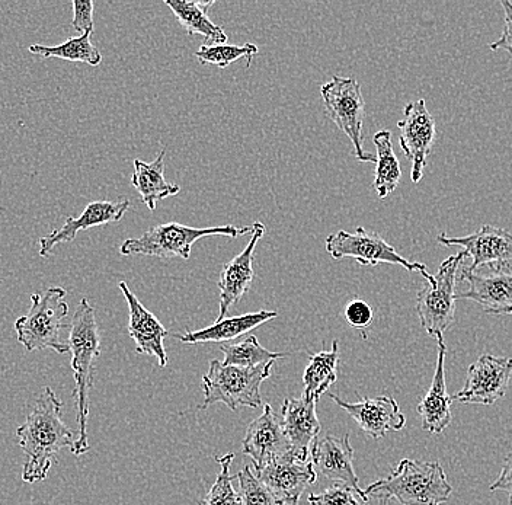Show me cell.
Listing matches in <instances>:
<instances>
[{
	"label": "cell",
	"mask_w": 512,
	"mask_h": 505,
	"mask_svg": "<svg viewBox=\"0 0 512 505\" xmlns=\"http://www.w3.org/2000/svg\"><path fill=\"white\" fill-rule=\"evenodd\" d=\"M373 315V309L366 300H351L344 309L345 319L355 329H366L373 321Z\"/></svg>",
	"instance_id": "obj_34"
},
{
	"label": "cell",
	"mask_w": 512,
	"mask_h": 505,
	"mask_svg": "<svg viewBox=\"0 0 512 505\" xmlns=\"http://www.w3.org/2000/svg\"><path fill=\"white\" fill-rule=\"evenodd\" d=\"M255 472L259 482L283 505L299 504L304 489L318 479L312 462L297 456L293 450Z\"/></svg>",
	"instance_id": "obj_12"
},
{
	"label": "cell",
	"mask_w": 512,
	"mask_h": 505,
	"mask_svg": "<svg viewBox=\"0 0 512 505\" xmlns=\"http://www.w3.org/2000/svg\"><path fill=\"white\" fill-rule=\"evenodd\" d=\"M374 146H376V175H374L373 188L379 194L380 200H384L398 187L402 178V169L398 156L392 145V133L389 130H380L374 134Z\"/></svg>",
	"instance_id": "obj_26"
},
{
	"label": "cell",
	"mask_w": 512,
	"mask_h": 505,
	"mask_svg": "<svg viewBox=\"0 0 512 505\" xmlns=\"http://www.w3.org/2000/svg\"><path fill=\"white\" fill-rule=\"evenodd\" d=\"M466 257L463 251L441 262L438 273L425 276V286L416 294V313L422 328L435 340L444 334L456 318V294L459 271Z\"/></svg>",
	"instance_id": "obj_6"
},
{
	"label": "cell",
	"mask_w": 512,
	"mask_h": 505,
	"mask_svg": "<svg viewBox=\"0 0 512 505\" xmlns=\"http://www.w3.org/2000/svg\"><path fill=\"white\" fill-rule=\"evenodd\" d=\"M501 6L504 8V31H502L499 40L489 44V49L498 51L504 50L512 57V3L510 0H501Z\"/></svg>",
	"instance_id": "obj_36"
},
{
	"label": "cell",
	"mask_w": 512,
	"mask_h": 505,
	"mask_svg": "<svg viewBox=\"0 0 512 505\" xmlns=\"http://www.w3.org/2000/svg\"><path fill=\"white\" fill-rule=\"evenodd\" d=\"M310 455H312L310 462H312L316 475L350 485L360 495L361 500L368 503L366 491L361 489L357 473L352 466L354 450L350 444V434H345L342 437L325 436L323 439H316L313 441Z\"/></svg>",
	"instance_id": "obj_16"
},
{
	"label": "cell",
	"mask_w": 512,
	"mask_h": 505,
	"mask_svg": "<svg viewBox=\"0 0 512 505\" xmlns=\"http://www.w3.org/2000/svg\"><path fill=\"white\" fill-rule=\"evenodd\" d=\"M165 155L166 150L163 149L153 162L147 163L140 159L134 161L131 184L136 188L150 212H155L158 201L181 193V187L178 184L166 180Z\"/></svg>",
	"instance_id": "obj_24"
},
{
	"label": "cell",
	"mask_w": 512,
	"mask_h": 505,
	"mask_svg": "<svg viewBox=\"0 0 512 505\" xmlns=\"http://www.w3.org/2000/svg\"><path fill=\"white\" fill-rule=\"evenodd\" d=\"M329 398L348 412L361 430L373 439L386 436L389 431H400L406 425V418L400 411L399 404L392 396L364 398L357 404L342 401L338 395L331 393Z\"/></svg>",
	"instance_id": "obj_18"
},
{
	"label": "cell",
	"mask_w": 512,
	"mask_h": 505,
	"mask_svg": "<svg viewBox=\"0 0 512 505\" xmlns=\"http://www.w3.org/2000/svg\"><path fill=\"white\" fill-rule=\"evenodd\" d=\"M364 491L382 505H389L393 498L402 505H441L450 500L453 487L440 462L403 459L387 478Z\"/></svg>",
	"instance_id": "obj_3"
},
{
	"label": "cell",
	"mask_w": 512,
	"mask_h": 505,
	"mask_svg": "<svg viewBox=\"0 0 512 505\" xmlns=\"http://www.w3.org/2000/svg\"><path fill=\"white\" fill-rule=\"evenodd\" d=\"M438 357L430 391L418 404V414L421 415L422 428L431 434H441L451 424V402L453 396L448 395L446 385L447 347L444 340L437 341Z\"/></svg>",
	"instance_id": "obj_22"
},
{
	"label": "cell",
	"mask_w": 512,
	"mask_h": 505,
	"mask_svg": "<svg viewBox=\"0 0 512 505\" xmlns=\"http://www.w3.org/2000/svg\"><path fill=\"white\" fill-rule=\"evenodd\" d=\"M91 31L80 34L79 37L69 38L59 46H40L32 44L30 51L37 56L56 57V59L67 60V62L88 63L91 66H99L102 62L101 51L91 43Z\"/></svg>",
	"instance_id": "obj_28"
},
{
	"label": "cell",
	"mask_w": 512,
	"mask_h": 505,
	"mask_svg": "<svg viewBox=\"0 0 512 505\" xmlns=\"http://www.w3.org/2000/svg\"><path fill=\"white\" fill-rule=\"evenodd\" d=\"M325 246L326 252L336 261L352 258L364 267H376L379 264L400 265L409 273L418 271L422 277L428 274L424 264L406 260L373 230L364 228H357L354 232L339 230L326 238Z\"/></svg>",
	"instance_id": "obj_9"
},
{
	"label": "cell",
	"mask_w": 512,
	"mask_h": 505,
	"mask_svg": "<svg viewBox=\"0 0 512 505\" xmlns=\"http://www.w3.org/2000/svg\"><path fill=\"white\" fill-rule=\"evenodd\" d=\"M165 3L171 8L176 21L188 35H201L204 40L213 41L214 44L227 43V34L224 33L223 28L208 18V9L214 5V0L213 2L165 0Z\"/></svg>",
	"instance_id": "obj_25"
},
{
	"label": "cell",
	"mask_w": 512,
	"mask_h": 505,
	"mask_svg": "<svg viewBox=\"0 0 512 505\" xmlns=\"http://www.w3.org/2000/svg\"><path fill=\"white\" fill-rule=\"evenodd\" d=\"M460 280L469 284L456 300H472L489 315H512V267L510 262H494L469 271L462 267Z\"/></svg>",
	"instance_id": "obj_10"
},
{
	"label": "cell",
	"mask_w": 512,
	"mask_h": 505,
	"mask_svg": "<svg viewBox=\"0 0 512 505\" xmlns=\"http://www.w3.org/2000/svg\"><path fill=\"white\" fill-rule=\"evenodd\" d=\"M489 489H491V492H507L508 498H510L512 504V452L510 455L505 457L504 465H502V471L499 473L498 478H496V481Z\"/></svg>",
	"instance_id": "obj_37"
},
{
	"label": "cell",
	"mask_w": 512,
	"mask_h": 505,
	"mask_svg": "<svg viewBox=\"0 0 512 505\" xmlns=\"http://www.w3.org/2000/svg\"><path fill=\"white\" fill-rule=\"evenodd\" d=\"M272 366L274 361L254 369L210 361L208 372L203 376L204 402L200 409H207L217 402H223L232 411L261 407V385L271 376Z\"/></svg>",
	"instance_id": "obj_7"
},
{
	"label": "cell",
	"mask_w": 512,
	"mask_h": 505,
	"mask_svg": "<svg viewBox=\"0 0 512 505\" xmlns=\"http://www.w3.org/2000/svg\"><path fill=\"white\" fill-rule=\"evenodd\" d=\"M239 495L242 505H283L256 478L251 466L238 473Z\"/></svg>",
	"instance_id": "obj_32"
},
{
	"label": "cell",
	"mask_w": 512,
	"mask_h": 505,
	"mask_svg": "<svg viewBox=\"0 0 512 505\" xmlns=\"http://www.w3.org/2000/svg\"><path fill=\"white\" fill-rule=\"evenodd\" d=\"M320 95L328 117L351 140L355 158L361 163H376V156L364 150L366 102L361 91V83L354 78L332 76L331 82L320 86Z\"/></svg>",
	"instance_id": "obj_8"
},
{
	"label": "cell",
	"mask_w": 512,
	"mask_h": 505,
	"mask_svg": "<svg viewBox=\"0 0 512 505\" xmlns=\"http://www.w3.org/2000/svg\"><path fill=\"white\" fill-rule=\"evenodd\" d=\"M400 147L406 159L412 163L411 180L418 184L424 177L432 146L435 143L437 129L434 117L427 108L425 99L409 102L403 110V120L398 123Z\"/></svg>",
	"instance_id": "obj_13"
},
{
	"label": "cell",
	"mask_w": 512,
	"mask_h": 505,
	"mask_svg": "<svg viewBox=\"0 0 512 505\" xmlns=\"http://www.w3.org/2000/svg\"><path fill=\"white\" fill-rule=\"evenodd\" d=\"M233 459H235L233 453L216 457L217 463L222 466V469H220L213 487L208 489L207 494L198 505H242L239 491L233 487V476L230 475Z\"/></svg>",
	"instance_id": "obj_31"
},
{
	"label": "cell",
	"mask_w": 512,
	"mask_h": 505,
	"mask_svg": "<svg viewBox=\"0 0 512 505\" xmlns=\"http://www.w3.org/2000/svg\"><path fill=\"white\" fill-rule=\"evenodd\" d=\"M242 447L243 453L254 462L255 469L264 468L272 460L293 450L281 418H278L271 405H265L264 412L248 425Z\"/></svg>",
	"instance_id": "obj_15"
},
{
	"label": "cell",
	"mask_w": 512,
	"mask_h": 505,
	"mask_svg": "<svg viewBox=\"0 0 512 505\" xmlns=\"http://www.w3.org/2000/svg\"><path fill=\"white\" fill-rule=\"evenodd\" d=\"M511 376L512 359L483 354L467 370L466 383L453 401L491 407L504 398Z\"/></svg>",
	"instance_id": "obj_11"
},
{
	"label": "cell",
	"mask_w": 512,
	"mask_h": 505,
	"mask_svg": "<svg viewBox=\"0 0 512 505\" xmlns=\"http://www.w3.org/2000/svg\"><path fill=\"white\" fill-rule=\"evenodd\" d=\"M66 290L50 287L47 292L31 294V308L15 322L18 343L27 351L50 350L59 354L69 353L60 334L66 328L64 319L69 316V306L64 302Z\"/></svg>",
	"instance_id": "obj_4"
},
{
	"label": "cell",
	"mask_w": 512,
	"mask_h": 505,
	"mask_svg": "<svg viewBox=\"0 0 512 505\" xmlns=\"http://www.w3.org/2000/svg\"><path fill=\"white\" fill-rule=\"evenodd\" d=\"M339 350L338 341L332 343V350L320 351L310 356L309 366L304 370V398L316 399L334 385L338 377Z\"/></svg>",
	"instance_id": "obj_27"
},
{
	"label": "cell",
	"mask_w": 512,
	"mask_h": 505,
	"mask_svg": "<svg viewBox=\"0 0 512 505\" xmlns=\"http://www.w3.org/2000/svg\"><path fill=\"white\" fill-rule=\"evenodd\" d=\"M277 316V312L259 310V312L245 313V315L233 316V318H224L223 321L214 322L213 325L200 329V331H188L182 335H175V337L184 344L224 343V341L243 337L249 331H254L258 326L272 321Z\"/></svg>",
	"instance_id": "obj_23"
},
{
	"label": "cell",
	"mask_w": 512,
	"mask_h": 505,
	"mask_svg": "<svg viewBox=\"0 0 512 505\" xmlns=\"http://www.w3.org/2000/svg\"><path fill=\"white\" fill-rule=\"evenodd\" d=\"M252 233V226L236 228L227 225L219 228H191L178 222L162 223L153 226L143 233L140 238L126 239L120 246V254L143 255V257L182 258L190 260L192 245L207 236H227L236 239L239 236Z\"/></svg>",
	"instance_id": "obj_5"
},
{
	"label": "cell",
	"mask_w": 512,
	"mask_h": 505,
	"mask_svg": "<svg viewBox=\"0 0 512 505\" xmlns=\"http://www.w3.org/2000/svg\"><path fill=\"white\" fill-rule=\"evenodd\" d=\"M73 30L83 34L86 31L94 33V2L91 0H73Z\"/></svg>",
	"instance_id": "obj_35"
},
{
	"label": "cell",
	"mask_w": 512,
	"mask_h": 505,
	"mask_svg": "<svg viewBox=\"0 0 512 505\" xmlns=\"http://www.w3.org/2000/svg\"><path fill=\"white\" fill-rule=\"evenodd\" d=\"M259 53L258 47L252 43L243 46H230V44H214V46H203L195 51V57L201 65L217 66L226 69L232 63L240 59H248V67L251 66L252 57Z\"/></svg>",
	"instance_id": "obj_30"
},
{
	"label": "cell",
	"mask_w": 512,
	"mask_h": 505,
	"mask_svg": "<svg viewBox=\"0 0 512 505\" xmlns=\"http://www.w3.org/2000/svg\"><path fill=\"white\" fill-rule=\"evenodd\" d=\"M437 241L444 246L463 248L464 257L473 260L470 267H464L469 271L482 265L512 260V233L492 225H483L478 232L463 238H450L441 233Z\"/></svg>",
	"instance_id": "obj_19"
},
{
	"label": "cell",
	"mask_w": 512,
	"mask_h": 505,
	"mask_svg": "<svg viewBox=\"0 0 512 505\" xmlns=\"http://www.w3.org/2000/svg\"><path fill=\"white\" fill-rule=\"evenodd\" d=\"M357 495L350 485L344 484V482H335L320 494H310L307 501L310 505H363Z\"/></svg>",
	"instance_id": "obj_33"
},
{
	"label": "cell",
	"mask_w": 512,
	"mask_h": 505,
	"mask_svg": "<svg viewBox=\"0 0 512 505\" xmlns=\"http://www.w3.org/2000/svg\"><path fill=\"white\" fill-rule=\"evenodd\" d=\"M265 226L264 223L255 222L252 225L251 241L246 245V248L236 255L232 261L226 262L223 265L222 274H220L219 286L220 289V310L217 321H223L226 318L227 312L239 300L242 299L243 294L249 292L252 283H254V254L256 246L259 241L264 238Z\"/></svg>",
	"instance_id": "obj_14"
},
{
	"label": "cell",
	"mask_w": 512,
	"mask_h": 505,
	"mask_svg": "<svg viewBox=\"0 0 512 505\" xmlns=\"http://www.w3.org/2000/svg\"><path fill=\"white\" fill-rule=\"evenodd\" d=\"M63 402L51 388H44L38 395L27 420L16 430L19 446L28 456L22 469V481L27 484L44 481L56 455L64 447L72 449L75 431L64 424Z\"/></svg>",
	"instance_id": "obj_1"
},
{
	"label": "cell",
	"mask_w": 512,
	"mask_h": 505,
	"mask_svg": "<svg viewBox=\"0 0 512 505\" xmlns=\"http://www.w3.org/2000/svg\"><path fill=\"white\" fill-rule=\"evenodd\" d=\"M118 287L126 297L128 310H130L128 334L136 343L137 353L155 356L160 367L168 366V356L163 347V340L168 337L169 332L150 310L144 308L143 303L137 299L136 294L131 292L126 281H121Z\"/></svg>",
	"instance_id": "obj_20"
},
{
	"label": "cell",
	"mask_w": 512,
	"mask_h": 505,
	"mask_svg": "<svg viewBox=\"0 0 512 505\" xmlns=\"http://www.w3.org/2000/svg\"><path fill=\"white\" fill-rule=\"evenodd\" d=\"M95 313L94 306L83 297L69 325L67 345L72 351V370L76 382L73 396L76 398L79 424V437L72 446L75 456L85 455L91 449L88 439L89 393L94 386L95 361L101 354V335Z\"/></svg>",
	"instance_id": "obj_2"
},
{
	"label": "cell",
	"mask_w": 512,
	"mask_h": 505,
	"mask_svg": "<svg viewBox=\"0 0 512 505\" xmlns=\"http://www.w3.org/2000/svg\"><path fill=\"white\" fill-rule=\"evenodd\" d=\"M220 350L224 354V366L246 367V369L264 366V364L287 356L283 353H272L262 347L255 335L245 338L239 344H222Z\"/></svg>",
	"instance_id": "obj_29"
},
{
	"label": "cell",
	"mask_w": 512,
	"mask_h": 505,
	"mask_svg": "<svg viewBox=\"0 0 512 505\" xmlns=\"http://www.w3.org/2000/svg\"><path fill=\"white\" fill-rule=\"evenodd\" d=\"M130 209V201L121 198L117 201L99 200L88 204L79 217H67L62 228L53 230L50 235L40 239V257H48L57 245L75 241L80 230L120 222Z\"/></svg>",
	"instance_id": "obj_17"
},
{
	"label": "cell",
	"mask_w": 512,
	"mask_h": 505,
	"mask_svg": "<svg viewBox=\"0 0 512 505\" xmlns=\"http://www.w3.org/2000/svg\"><path fill=\"white\" fill-rule=\"evenodd\" d=\"M0 284H2V280H0Z\"/></svg>",
	"instance_id": "obj_38"
},
{
	"label": "cell",
	"mask_w": 512,
	"mask_h": 505,
	"mask_svg": "<svg viewBox=\"0 0 512 505\" xmlns=\"http://www.w3.org/2000/svg\"><path fill=\"white\" fill-rule=\"evenodd\" d=\"M316 399H286L281 407V423L293 452L303 459H309V447L320 433L316 415Z\"/></svg>",
	"instance_id": "obj_21"
}]
</instances>
